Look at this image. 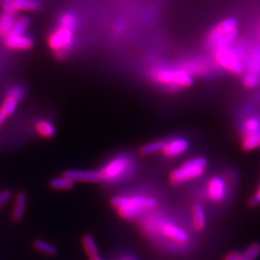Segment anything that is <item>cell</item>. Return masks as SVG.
<instances>
[{
    "label": "cell",
    "instance_id": "1",
    "mask_svg": "<svg viewBox=\"0 0 260 260\" xmlns=\"http://www.w3.org/2000/svg\"><path fill=\"white\" fill-rule=\"evenodd\" d=\"M112 205L125 219H132L139 216L145 209L156 205V201L145 197H115L111 201Z\"/></svg>",
    "mask_w": 260,
    "mask_h": 260
},
{
    "label": "cell",
    "instance_id": "2",
    "mask_svg": "<svg viewBox=\"0 0 260 260\" xmlns=\"http://www.w3.org/2000/svg\"><path fill=\"white\" fill-rule=\"evenodd\" d=\"M237 20L234 17L227 18L221 21L212 29L206 39V44L213 49L229 46L238 34Z\"/></svg>",
    "mask_w": 260,
    "mask_h": 260
},
{
    "label": "cell",
    "instance_id": "3",
    "mask_svg": "<svg viewBox=\"0 0 260 260\" xmlns=\"http://www.w3.org/2000/svg\"><path fill=\"white\" fill-rule=\"evenodd\" d=\"M206 165L207 161L203 157L190 159L186 161L180 168H177L171 173V181L173 184H179L197 178L203 174Z\"/></svg>",
    "mask_w": 260,
    "mask_h": 260
},
{
    "label": "cell",
    "instance_id": "4",
    "mask_svg": "<svg viewBox=\"0 0 260 260\" xmlns=\"http://www.w3.org/2000/svg\"><path fill=\"white\" fill-rule=\"evenodd\" d=\"M153 75L158 82L164 84H172L178 87H189L193 84L192 75L184 70L161 68L156 70Z\"/></svg>",
    "mask_w": 260,
    "mask_h": 260
},
{
    "label": "cell",
    "instance_id": "5",
    "mask_svg": "<svg viewBox=\"0 0 260 260\" xmlns=\"http://www.w3.org/2000/svg\"><path fill=\"white\" fill-rule=\"evenodd\" d=\"M217 63L233 74H240L243 72V66L236 53L229 46L215 49L214 52Z\"/></svg>",
    "mask_w": 260,
    "mask_h": 260
},
{
    "label": "cell",
    "instance_id": "6",
    "mask_svg": "<svg viewBox=\"0 0 260 260\" xmlns=\"http://www.w3.org/2000/svg\"><path fill=\"white\" fill-rule=\"evenodd\" d=\"M130 159L127 157H118L110 161L102 170H101V179L104 181H115L121 178L130 170Z\"/></svg>",
    "mask_w": 260,
    "mask_h": 260
},
{
    "label": "cell",
    "instance_id": "7",
    "mask_svg": "<svg viewBox=\"0 0 260 260\" xmlns=\"http://www.w3.org/2000/svg\"><path fill=\"white\" fill-rule=\"evenodd\" d=\"M73 44V31L62 26L55 29L49 37V45L58 52H64L72 48Z\"/></svg>",
    "mask_w": 260,
    "mask_h": 260
},
{
    "label": "cell",
    "instance_id": "8",
    "mask_svg": "<svg viewBox=\"0 0 260 260\" xmlns=\"http://www.w3.org/2000/svg\"><path fill=\"white\" fill-rule=\"evenodd\" d=\"M65 176L74 181L81 182H99L101 181L100 171H84V170H69L65 172Z\"/></svg>",
    "mask_w": 260,
    "mask_h": 260
},
{
    "label": "cell",
    "instance_id": "9",
    "mask_svg": "<svg viewBox=\"0 0 260 260\" xmlns=\"http://www.w3.org/2000/svg\"><path fill=\"white\" fill-rule=\"evenodd\" d=\"M23 96H24V89L21 86L16 85L11 88L2 107L7 116H10L14 112L17 102L23 98Z\"/></svg>",
    "mask_w": 260,
    "mask_h": 260
},
{
    "label": "cell",
    "instance_id": "10",
    "mask_svg": "<svg viewBox=\"0 0 260 260\" xmlns=\"http://www.w3.org/2000/svg\"><path fill=\"white\" fill-rule=\"evenodd\" d=\"M207 193L209 198L215 202L224 201L227 195V188L224 180L218 176L211 178L208 182Z\"/></svg>",
    "mask_w": 260,
    "mask_h": 260
},
{
    "label": "cell",
    "instance_id": "11",
    "mask_svg": "<svg viewBox=\"0 0 260 260\" xmlns=\"http://www.w3.org/2000/svg\"><path fill=\"white\" fill-rule=\"evenodd\" d=\"M161 231L169 238L173 239L177 243H186L189 240L188 234L180 228L173 225L171 223H161L160 224Z\"/></svg>",
    "mask_w": 260,
    "mask_h": 260
},
{
    "label": "cell",
    "instance_id": "12",
    "mask_svg": "<svg viewBox=\"0 0 260 260\" xmlns=\"http://www.w3.org/2000/svg\"><path fill=\"white\" fill-rule=\"evenodd\" d=\"M189 147V143L187 140L182 138L173 139L170 142H166V144L163 148V152L170 157H175L183 152H185Z\"/></svg>",
    "mask_w": 260,
    "mask_h": 260
},
{
    "label": "cell",
    "instance_id": "13",
    "mask_svg": "<svg viewBox=\"0 0 260 260\" xmlns=\"http://www.w3.org/2000/svg\"><path fill=\"white\" fill-rule=\"evenodd\" d=\"M5 44L10 49L27 50L33 45V41L29 36H8L5 38Z\"/></svg>",
    "mask_w": 260,
    "mask_h": 260
},
{
    "label": "cell",
    "instance_id": "14",
    "mask_svg": "<svg viewBox=\"0 0 260 260\" xmlns=\"http://www.w3.org/2000/svg\"><path fill=\"white\" fill-rule=\"evenodd\" d=\"M14 15L2 12V14H0V37L5 39L10 35L14 27Z\"/></svg>",
    "mask_w": 260,
    "mask_h": 260
},
{
    "label": "cell",
    "instance_id": "15",
    "mask_svg": "<svg viewBox=\"0 0 260 260\" xmlns=\"http://www.w3.org/2000/svg\"><path fill=\"white\" fill-rule=\"evenodd\" d=\"M25 207H26V195L23 192H20L16 195L14 201V206L13 210V219L14 221H19L23 217Z\"/></svg>",
    "mask_w": 260,
    "mask_h": 260
},
{
    "label": "cell",
    "instance_id": "16",
    "mask_svg": "<svg viewBox=\"0 0 260 260\" xmlns=\"http://www.w3.org/2000/svg\"><path fill=\"white\" fill-rule=\"evenodd\" d=\"M193 225L196 231H202L205 227V214L201 204H195L193 207Z\"/></svg>",
    "mask_w": 260,
    "mask_h": 260
},
{
    "label": "cell",
    "instance_id": "17",
    "mask_svg": "<svg viewBox=\"0 0 260 260\" xmlns=\"http://www.w3.org/2000/svg\"><path fill=\"white\" fill-rule=\"evenodd\" d=\"M260 146V131L248 133L242 141V148L245 151H251Z\"/></svg>",
    "mask_w": 260,
    "mask_h": 260
},
{
    "label": "cell",
    "instance_id": "18",
    "mask_svg": "<svg viewBox=\"0 0 260 260\" xmlns=\"http://www.w3.org/2000/svg\"><path fill=\"white\" fill-rule=\"evenodd\" d=\"M15 8L18 11H25V12H34L38 11L42 7L41 0H14Z\"/></svg>",
    "mask_w": 260,
    "mask_h": 260
},
{
    "label": "cell",
    "instance_id": "19",
    "mask_svg": "<svg viewBox=\"0 0 260 260\" xmlns=\"http://www.w3.org/2000/svg\"><path fill=\"white\" fill-rule=\"evenodd\" d=\"M30 19L27 16H20L15 19L14 27L9 36H21L25 35V32L29 26Z\"/></svg>",
    "mask_w": 260,
    "mask_h": 260
},
{
    "label": "cell",
    "instance_id": "20",
    "mask_svg": "<svg viewBox=\"0 0 260 260\" xmlns=\"http://www.w3.org/2000/svg\"><path fill=\"white\" fill-rule=\"evenodd\" d=\"M165 144H166V141H163V140L151 142V143L146 144L144 146H142L140 152L143 155H149V154H153V153H156L159 151H163Z\"/></svg>",
    "mask_w": 260,
    "mask_h": 260
},
{
    "label": "cell",
    "instance_id": "21",
    "mask_svg": "<svg viewBox=\"0 0 260 260\" xmlns=\"http://www.w3.org/2000/svg\"><path fill=\"white\" fill-rule=\"evenodd\" d=\"M50 186L56 190H69L73 186V181L69 177L63 175L51 179Z\"/></svg>",
    "mask_w": 260,
    "mask_h": 260
},
{
    "label": "cell",
    "instance_id": "22",
    "mask_svg": "<svg viewBox=\"0 0 260 260\" xmlns=\"http://www.w3.org/2000/svg\"><path fill=\"white\" fill-rule=\"evenodd\" d=\"M82 243H83V247L85 249V252L89 256L90 259L99 256V252H98L99 250H98L97 244L91 235H89V234L85 235L82 239Z\"/></svg>",
    "mask_w": 260,
    "mask_h": 260
},
{
    "label": "cell",
    "instance_id": "23",
    "mask_svg": "<svg viewBox=\"0 0 260 260\" xmlns=\"http://www.w3.org/2000/svg\"><path fill=\"white\" fill-rule=\"evenodd\" d=\"M60 26L74 31L77 27V18L72 13H64L59 20Z\"/></svg>",
    "mask_w": 260,
    "mask_h": 260
},
{
    "label": "cell",
    "instance_id": "24",
    "mask_svg": "<svg viewBox=\"0 0 260 260\" xmlns=\"http://www.w3.org/2000/svg\"><path fill=\"white\" fill-rule=\"evenodd\" d=\"M36 130L40 135L46 138H52L56 133L54 126L50 122H47V121L39 122L36 126Z\"/></svg>",
    "mask_w": 260,
    "mask_h": 260
},
{
    "label": "cell",
    "instance_id": "25",
    "mask_svg": "<svg viewBox=\"0 0 260 260\" xmlns=\"http://www.w3.org/2000/svg\"><path fill=\"white\" fill-rule=\"evenodd\" d=\"M34 247L36 250H38L39 252L44 254V255H48V256H55L57 254V250L54 246H52L51 244L47 243L44 240L42 239H38L34 242Z\"/></svg>",
    "mask_w": 260,
    "mask_h": 260
},
{
    "label": "cell",
    "instance_id": "26",
    "mask_svg": "<svg viewBox=\"0 0 260 260\" xmlns=\"http://www.w3.org/2000/svg\"><path fill=\"white\" fill-rule=\"evenodd\" d=\"M260 255V244L254 243L247 250L241 254L239 260H256Z\"/></svg>",
    "mask_w": 260,
    "mask_h": 260
},
{
    "label": "cell",
    "instance_id": "27",
    "mask_svg": "<svg viewBox=\"0 0 260 260\" xmlns=\"http://www.w3.org/2000/svg\"><path fill=\"white\" fill-rule=\"evenodd\" d=\"M260 76L257 73L251 72L245 75L243 79V84L247 89H254L260 84Z\"/></svg>",
    "mask_w": 260,
    "mask_h": 260
},
{
    "label": "cell",
    "instance_id": "28",
    "mask_svg": "<svg viewBox=\"0 0 260 260\" xmlns=\"http://www.w3.org/2000/svg\"><path fill=\"white\" fill-rule=\"evenodd\" d=\"M244 130L246 131V134L259 132L260 131V121L258 119H255V118L248 119L244 124Z\"/></svg>",
    "mask_w": 260,
    "mask_h": 260
},
{
    "label": "cell",
    "instance_id": "29",
    "mask_svg": "<svg viewBox=\"0 0 260 260\" xmlns=\"http://www.w3.org/2000/svg\"><path fill=\"white\" fill-rule=\"evenodd\" d=\"M0 7L2 8L4 13L14 15L17 13L14 2L12 0H0Z\"/></svg>",
    "mask_w": 260,
    "mask_h": 260
},
{
    "label": "cell",
    "instance_id": "30",
    "mask_svg": "<svg viewBox=\"0 0 260 260\" xmlns=\"http://www.w3.org/2000/svg\"><path fill=\"white\" fill-rule=\"evenodd\" d=\"M11 197V192L9 190H4L0 193V208L9 201Z\"/></svg>",
    "mask_w": 260,
    "mask_h": 260
},
{
    "label": "cell",
    "instance_id": "31",
    "mask_svg": "<svg viewBox=\"0 0 260 260\" xmlns=\"http://www.w3.org/2000/svg\"><path fill=\"white\" fill-rule=\"evenodd\" d=\"M259 204H260V186L258 192L249 201V205L250 206L254 207V206H257Z\"/></svg>",
    "mask_w": 260,
    "mask_h": 260
},
{
    "label": "cell",
    "instance_id": "32",
    "mask_svg": "<svg viewBox=\"0 0 260 260\" xmlns=\"http://www.w3.org/2000/svg\"><path fill=\"white\" fill-rule=\"evenodd\" d=\"M241 257V254L239 252H232L231 254H229L224 260H239Z\"/></svg>",
    "mask_w": 260,
    "mask_h": 260
},
{
    "label": "cell",
    "instance_id": "33",
    "mask_svg": "<svg viewBox=\"0 0 260 260\" xmlns=\"http://www.w3.org/2000/svg\"><path fill=\"white\" fill-rule=\"evenodd\" d=\"M6 117H7V115H6V113L4 112V110L2 109V108H0V126L5 122V120H6Z\"/></svg>",
    "mask_w": 260,
    "mask_h": 260
},
{
    "label": "cell",
    "instance_id": "34",
    "mask_svg": "<svg viewBox=\"0 0 260 260\" xmlns=\"http://www.w3.org/2000/svg\"><path fill=\"white\" fill-rule=\"evenodd\" d=\"M115 29H116L117 31H119V32L123 31V30H124V24H123L122 22H119V23H117V24L115 25Z\"/></svg>",
    "mask_w": 260,
    "mask_h": 260
},
{
    "label": "cell",
    "instance_id": "35",
    "mask_svg": "<svg viewBox=\"0 0 260 260\" xmlns=\"http://www.w3.org/2000/svg\"><path fill=\"white\" fill-rule=\"evenodd\" d=\"M121 260H137L135 258H133V257H131V256H126V257H124V258H122L121 259Z\"/></svg>",
    "mask_w": 260,
    "mask_h": 260
},
{
    "label": "cell",
    "instance_id": "36",
    "mask_svg": "<svg viewBox=\"0 0 260 260\" xmlns=\"http://www.w3.org/2000/svg\"><path fill=\"white\" fill-rule=\"evenodd\" d=\"M90 260H102L99 256H97V257H94V258H91L90 259Z\"/></svg>",
    "mask_w": 260,
    "mask_h": 260
},
{
    "label": "cell",
    "instance_id": "37",
    "mask_svg": "<svg viewBox=\"0 0 260 260\" xmlns=\"http://www.w3.org/2000/svg\"><path fill=\"white\" fill-rule=\"evenodd\" d=\"M12 1H14V0H12Z\"/></svg>",
    "mask_w": 260,
    "mask_h": 260
},
{
    "label": "cell",
    "instance_id": "38",
    "mask_svg": "<svg viewBox=\"0 0 260 260\" xmlns=\"http://www.w3.org/2000/svg\"></svg>",
    "mask_w": 260,
    "mask_h": 260
}]
</instances>
